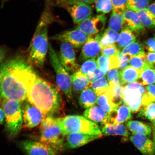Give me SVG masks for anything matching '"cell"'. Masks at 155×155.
<instances>
[{
    "label": "cell",
    "mask_w": 155,
    "mask_h": 155,
    "mask_svg": "<svg viewBox=\"0 0 155 155\" xmlns=\"http://www.w3.org/2000/svg\"><path fill=\"white\" fill-rule=\"evenodd\" d=\"M37 74L31 64L22 56L7 59L0 66V97L3 100L24 102Z\"/></svg>",
    "instance_id": "6da1fadb"
},
{
    "label": "cell",
    "mask_w": 155,
    "mask_h": 155,
    "mask_svg": "<svg viewBox=\"0 0 155 155\" xmlns=\"http://www.w3.org/2000/svg\"><path fill=\"white\" fill-rule=\"evenodd\" d=\"M27 100L47 116L59 113L63 106L59 90L38 74L29 87Z\"/></svg>",
    "instance_id": "7a4b0ae2"
},
{
    "label": "cell",
    "mask_w": 155,
    "mask_h": 155,
    "mask_svg": "<svg viewBox=\"0 0 155 155\" xmlns=\"http://www.w3.org/2000/svg\"><path fill=\"white\" fill-rule=\"evenodd\" d=\"M51 20L50 15H42L29 48L28 61L39 68L43 67L48 50V24Z\"/></svg>",
    "instance_id": "3957f363"
},
{
    "label": "cell",
    "mask_w": 155,
    "mask_h": 155,
    "mask_svg": "<svg viewBox=\"0 0 155 155\" xmlns=\"http://www.w3.org/2000/svg\"><path fill=\"white\" fill-rule=\"evenodd\" d=\"M58 123L64 136L72 133L102 135L97 124L82 116L68 115L59 118Z\"/></svg>",
    "instance_id": "277c9868"
},
{
    "label": "cell",
    "mask_w": 155,
    "mask_h": 155,
    "mask_svg": "<svg viewBox=\"0 0 155 155\" xmlns=\"http://www.w3.org/2000/svg\"><path fill=\"white\" fill-rule=\"evenodd\" d=\"M40 140L57 151L63 149L64 135L59 123L58 118L47 116L40 125Z\"/></svg>",
    "instance_id": "5b68a950"
},
{
    "label": "cell",
    "mask_w": 155,
    "mask_h": 155,
    "mask_svg": "<svg viewBox=\"0 0 155 155\" xmlns=\"http://www.w3.org/2000/svg\"><path fill=\"white\" fill-rule=\"evenodd\" d=\"M2 106L7 133L10 137H14L20 131L24 123L21 102L15 100H3Z\"/></svg>",
    "instance_id": "8992f818"
},
{
    "label": "cell",
    "mask_w": 155,
    "mask_h": 155,
    "mask_svg": "<svg viewBox=\"0 0 155 155\" xmlns=\"http://www.w3.org/2000/svg\"><path fill=\"white\" fill-rule=\"evenodd\" d=\"M48 51L50 63L56 74V82L58 87L64 93L68 100L74 102L71 77L62 64L59 55L50 44Z\"/></svg>",
    "instance_id": "52a82bcc"
},
{
    "label": "cell",
    "mask_w": 155,
    "mask_h": 155,
    "mask_svg": "<svg viewBox=\"0 0 155 155\" xmlns=\"http://www.w3.org/2000/svg\"><path fill=\"white\" fill-rule=\"evenodd\" d=\"M143 86L137 81L124 87L122 96L123 102L133 113L139 111L143 107V96L145 92V88Z\"/></svg>",
    "instance_id": "ba28073f"
},
{
    "label": "cell",
    "mask_w": 155,
    "mask_h": 155,
    "mask_svg": "<svg viewBox=\"0 0 155 155\" xmlns=\"http://www.w3.org/2000/svg\"><path fill=\"white\" fill-rule=\"evenodd\" d=\"M107 17L104 14L92 16L85 19L78 24L76 29L80 30L88 36L97 35L104 30Z\"/></svg>",
    "instance_id": "9c48e42d"
},
{
    "label": "cell",
    "mask_w": 155,
    "mask_h": 155,
    "mask_svg": "<svg viewBox=\"0 0 155 155\" xmlns=\"http://www.w3.org/2000/svg\"><path fill=\"white\" fill-rule=\"evenodd\" d=\"M64 4L75 24H78L91 15L92 9L89 5L75 0H68Z\"/></svg>",
    "instance_id": "30bf717a"
},
{
    "label": "cell",
    "mask_w": 155,
    "mask_h": 155,
    "mask_svg": "<svg viewBox=\"0 0 155 155\" xmlns=\"http://www.w3.org/2000/svg\"><path fill=\"white\" fill-rule=\"evenodd\" d=\"M89 37L80 30L75 29L60 33L52 36L51 38L61 42H67L73 48H79L84 45Z\"/></svg>",
    "instance_id": "8fae6325"
},
{
    "label": "cell",
    "mask_w": 155,
    "mask_h": 155,
    "mask_svg": "<svg viewBox=\"0 0 155 155\" xmlns=\"http://www.w3.org/2000/svg\"><path fill=\"white\" fill-rule=\"evenodd\" d=\"M59 57L62 64L68 72H75L78 65L76 62L75 52L73 46L66 42H62Z\"/></svg>",
    "instance_id": "7c38bea8"
},
{
    "label": "cell",
    "mask_w": 155,
    "mask_h": 155,
    "mask_svg": "<svg viewBox=\"0 0 155 155\" xmlns=\"http://www.w3.org/2000/svg\"><path fill=\"white\" fill-rule=\"evenodd\" d=\"M19 145L27 155H56L58 151L41 141L26 140Z\"/></svg>",
    "instance_id": "4fadbf2b"
},
{
    "label": "cell",
    "mask_w": 155,
    "mask_h": 155,
    "mask_svg": "<svg viewBox=\"0 0 155 155\" xmlns=\"http://www.w3.org/2000/svg\"><path fill=\"white\" fill-rule=\"evenodd\" d=\"M22 112L24 123L28 128L35 127L44 118L45 115L42 112L28 101L23 106Z\"/></svg>",
    "instance_id": "5bb4252c"
},
{
    "label": "cell",
    "mask_w": 155,
    "mask_h": 155,
    "mask_svg": "<svg viewBox=\"0 0 155 155\" xmlns=\"http://www.w3.org/2000/svg\"><path fill=\"white\" fill-rule=\"evenodd\" d=\"M102 48L96 36L94 37L89 36L83 47L79 57L81 61L95 59L100 55Z\"/></svg>",
    "instance_id": "9a60e30c"
},
{
    "label": "cell",
    "mask_w": 155,
    "mask_h": 155,
    "mask_svg": "<svg viewBox=\"0 0 155 155\" xmlns=\"http://www.w3.org/2000/svg\"><path fill=\"white\" fill-rule=\"evenodd\" d=\"M148 137L140 134H137L131 136L130 140L143 155H155L154 142Z\"/></svg>",
    "instance_id": "2e32d148"
},
{
    "label": "cell",
    "mask_w": 155,
    "mask_h": 155,
    "mask_svg": "<svg viewBox=\"0 0 155 155\" xmlns=\"http://www.w3.org/2000/svg\"><path fill=\"white\" fill-rule=\"evenodd\" d=\"M102 135H91L81 133H72L68 135L63 148L74 149L82 147L100 138Z\"/></svg>",
    "instance_id": "e0dca14e"
},
{
    "label": "cell",
    "mask_w": 155,
    "mask_h": 155,
    "mask_svg": "<svg viewBox=\"0 0 155 155\" xmlns=\"http://www.w3.org/2000/svg\"><path fill=\"white\" fill-rule=\"evenodd\" d=\"M121 104L108 114L107 123L113 125L121 124L131 119V110L124 104Z\"/></svg>",
    "instance_id": "ac0fdd59"
},
{
    "label": "cell",
    "mask_w": 155,
    "mask_h": 155,
    "mask_svg": "<svg viewBox=\"0 0 155 155\" xmlns=\"http://www.w3.org/2000/svg\"><path fill=\"white\" fill-rule=\"evenodd\" d=\"M124 26L136 32L143 31L145 27L141 22L135 12L126 8L123 12Z\"/></svg>",
    "instance_id": "d6986e66"
},
{
    "label": "cell",
    "mask_w": 155,
    "mask_h": 155,
    "mask_svg": "<svg viewBox=\"0 0 155 155\" xmlns=\"http://www.w3.org/2000/svg\"><path fill=\"white\" fill-rule=\"evenodd\" d=\"M83 115L87 119L94 122L100 123L102 124L107 123L108 114L100 107L93 106L87 109Z\"/></svg>",
    "instance_id": "ffe728a7"
},
{
    "label": "cell",
    "mask_w": 155,
    "mask_h": 155,
    "mask_svg": "<svg viewBox=\"0 0 155 155\" xmlns=\"http://www.w3.org/2000/svg\"><path fill=\"white\" fill-rule=\"evenodd\" d=\"M71 78L73 90L76 92H82L90 87L91 83L89 82L87 75L80 71L74 73Z\"/></svg>",
    "instance_id": "44dd1931"
},
{
    "label": "cell",
    "mask_w": 155,
    "mask_h": 155,
    "mask_svg": "<svg viewBox=\"0 0 155 155\" xmlns=\"http://www.w3.org/2000/svg\"><path fill=\"white\" fill-rule=\"evenodd\" d=\"M102 125L101 132L104 135H120L127 137L130 135L127 127L122 124L113 125L105 124Z\"/></svg>",
    "instance_id": "7402d4cb"
},
{
    "label": "cell",
    "mask_w": 155,
    "mask_h": 155,
    "mask_svg": "<svg viewBox=\"0 0 155 155\" xmlns=\"http://www.w3.org/2000/svg\"><path fill=\"white\" fill-rule=\"evenodd\" d=\"M141 71L132 67L130 65L123 70L120 71V77L122 85L137 82L140 77Z\"/></svg>",
    "instance_id": "603a6c76"
},
{
    "label": "cell",
    "mask_w": 155,
    "mask_h": 155,
    "mask_svg": "<svg viewBox=\"0 0 155 155\" xmlns=\"http://www.w3.org/2000/svg\"><path fill=\"white\" fill-rule=\"evenodd\" d=\"M124 87L120 84L115 86L109 85L105 93L113 105L116 107L123 103V92Z\"/></svg>",
    "instance_id": "cb8c5ba5"
},
{
    "label": "cell",
    "mask_w": 155,
    "mask_h": 155,
    "mask_svg": "<svg viewBox=\"0 0 155 155\" xmlns=\"http://www.w3.org/2000/svg\"><path fill=\"white\" fill-rule=\"evenodd\" d=\"M119 34L107 28L103 33L97 34L96 37L103 48L111 45L115 44L118 41Z\"/></svg>",
    "instance_id": "d4e9b609"
},
{
    "label": "cell",
    "mask_w": 155,
    "mask_h": 155,
    "mask_svg": "<svg viewBox=\"0 0 155 155\" xmlns=\"http://www.w3.org/2000/svg\"><path fill=\"white\" fill-rule=\"evenodd\" d=\"M124 10L119 9L113 10L108 23V29L118 32L124 28Z\"/></svg>",
    "instance_id": "484cf974"
},
{
    "label": "cell",
    "mask_w": 155,
    "mask_h": 155,
    "mask_svg": "<svg viewBox=\"0 0 155 155\" xmlns=\"http://www.w3.org/2000/svg\"><path fill=\"white\" fill-rule=\"evenodd\" d=\"M126 125L132 134H140L149 136L152 133V128L150 126L142 122L129 121L126 123Z\"/></svg>",
    "instance_id": "4316f807"
},
{
    "label": "cell",
    "mask_w": 155,
    "mask_h": 155,
    "mask_svg": "<svg viewBox=\"0 0 155 155\" xmlns=\"http://www.w3.org/2000/svg\"><path fill=\"white\" fill-rule=\"evenodd\" d=\"M97 96L92 89L88 88L81 92L79 98L80 105L84 108H88L97 102Z\"/></svg>",
    "instance_id": "83f0119b"
},
{
    "label": "cell",
    "mask_w": 155,
    "mask_h": 155,
    "mask_svg": "<svg viewBox=\"0 0 155 155\" xmlns=\"http://www.w3.org/2000/svg\"><path fill=\"white\" fill-rule=\"evenodd\" d=\"M136 32L126 26L121 30L119 34L117 43L118 47L120 48H124L136 40Z\"/></svg>",
    "instance_id": "f1b7e54d"
},
{
    "label": "cell",
    "mask_w": 155,
    "mask_h": 155,
    "mask_svg": "<svg viewBox=\"0 0 155 155\" xmlns=\"http://www.w3.org/2000/svg\"><path fill=\"white\" fill-rule=\"evenodd\" d=\"M141 24L145 28H153L155 27V15L147 8L135 12Z\"/></svg>",
    "instance_id": "f546056e"
},
{
    "label": "cell",
    "mask_w": 155,
    "mask_h": 155,
    "mask_svg": "<svg viewBox=\"0 0 155 155\" xmlns=\"http://www.w3.org/2000/svg\"><path fill=\"white\" fill-rule=\"evenodd\" d=\"M121 52L124 55L130 58L145 54L144 46L140 42L137 40L124 48Z\"/></svg>",
    "instance_id": "4dcf8cb0"
},
{
    "label": "cell",
    "mask_w": 155,
    "mask_h": 155,
    "mask_svg": "<svg viewBox=\"0 0 155 155\" xmlns=\"http://www.w3.org/2000/svg\"><path fill=\"white\" fill-rule=\"evenodd\" d=\"M138 81L143 86L155 83V68L147 67L141 71Z\"/></svg>",
    "instance_id": "1f68e13d"
},
{
    "label": "cell",
    "mask_w": 155,
    "mask_h": 155,
    "mask_svg": "<svg viewBox=\"0 0 155 155\" xmlns=\"http://www.w3.org/2000/svg\"><path fill=\"white\" fill-rule=\"evenodd\" d=\"M109 86L107 80L104 77L91 82L90 87L99 96L106 92Z\"/></svg>",
    "instance_id": "d6a6232c"
},
{
    "label": "cell",
    "mask_w": 155,
    "mask_h": 155,
    "mask_svg": "<svg viewBox=\"0 0 155 155\" xmlns=\"http://www.w3.org/2000/svg\"><path fill=\"white\" fill-rule=\"evenodd\" d=\"M138 117L153 121L155 119V103L152 102L142 107L139 111Z\"/></svg>",
    "instance_id": "836d02e7"
},
{
    "label": "cell",
    "mask_w": 155,
    "mask_h": 155,
    "mask_svg": "<svg viewBox=\"0 0 155 155\" xmlns=\"http://www.w3.org/2000/svg\"><path fill=\"white\" fill-rule=\"evenodd\" d=\"M145 54L140 55L130 58L129 65L134 68L141 71L148 66L145 59Z\"/></svg>",
    "instance_id": "e575fe53"
},
{
    "label": "cell",
    "mask_w": 155,
    "mask_h": 155,
    "mask_svg": "<svg viewBox=\"0 0 155 155\" xmlns=\"http://www.w3.org/2000/svg\"><path fill=\"white\" fill-rule=\"evenodd\" d=\"M96 103L108 114L111 113L116 108L111 104L105 93L98 96Z\"/></svg>",
    "instance_id": "d590c367"
},
{
    "label": "cell",
    "mask_w": 155,
    "mask_h": 155,
    "mask_svg": "<svg viewBox=\"0 0 155 155\" xmlns=\"http://www.w3.org/2000/svg\"><path fill=\"white\" fill-rule=\"evenodd\" d=\"M145 89V92L142 98L143 107L148 105L150 103H155V84L147 86Z\"/></svg>",
    "instance_id": "8d00e7d4"
},
{
    "label": "cell",
    "mask_w": 155,
    "mask_h": 155,
    "mask_svg": "<svg viewBox=\"0 0 155 155\" xmlns=\"http://www.w3.org/2000/svg\"><path fill=\"white\" fill-rule=\"evenodd\" d=\"M98 68L97 61L95 59L87 60L81 65L79 71L87 75L90 74L94 73Z\"/></svg>",
    "instance_id": "74e56055"
},
{
    "label": "cell",
    "mask_w": 155,
    "mask_h": 155,
    "mask_svg": "<svg viewBox=\"0 0 155 155\" xmlns=\"http://www.w3.org/2000/svg\"><path fill=\"white\" fill-rule=\"evenodd\" d=\"M95 3L97 12L101 14L109 13L113 9L111 0H96Z\"/></svg>",
    "instance_id": "f35d334b"
},
{
    "label": "cell",
    "mask_w": 155,
    "mask_h": 155,
    "mask_svg": "<svg viewBox=\"0 0 155 155\" xmlns=\"http://www.w3.org/2000/svg\"><path fill=\"white\" fill-rule=\"evenodd\" d=\"M150 5V0H129L127 8L136 12L147 8Z\"/></svg>",
    "instance_id": "ab89813d"
},
{
    "label": "cell",
    "mask_w": 155,
    "mask_h": 155,
    "mask_svg": "<svg viewBox=\"0 0 155 155\" xmlns=\"http://www.w3.org/2000/svg\"><path fill=\"white\" fill-rule=\"evenodd\" d=\"M98 68L102 72L106 74L110 70L111 59L110 57L102 55L97 60Z\"/></svg>",
    "instance_id": "60d3db41"
},
{
    "label": "cell",
    "mask_w": 155,
    "mask_h": 155,
    "mask_svg": "<svg viewBox=\"0 0 155 155\" xmlns=\"http://www.w3.org/2000/svg\"><path fill=\"white\" fill-rule=\"evenodd\" d=\"M120 71L118 69L110 70L107 74V78L109 85L118 86L121 84L120 77Z\"/></svg>",
    "instance_id": "b9f144b4"
},
{
    "label": "cell",
    "mask_w": 155,
    "mask_h": 155,
    "mask_svg": "<svg viewBox=\"0 0 155 155\" xmlns=\"http://www.w3.org/2000/svg\"><path fill=\"white\" fill-rule=\"evenodd\" d=\"M120 51L115 44L111 45L102 48L101 53L103 55L107 56H114L117 54Z\"/></svg>",
    "instance_id": "7bdbcfd3"
},
{
    "label": "cell",
    "mask_w": 155,
    "mask_h": 155,
    "mask_svg": "<svg viewBox=\"0 0 155 155\" xmlns=\"http://www.w3.org/2000/svg\"><path fill=\"white\" fill-rule=\"evenodd\" d=\"M118 56H119L120 62L119 69H120V71L123 70L129 65L130 58L128 56L124 55L121 51L118 53Z\"/></svg>",
    "instance_id": "ee69618b"
},
{
    "label": "cell",
    "mask_w": 155,
    "mask_h": 155,
    "mask_svg": "<svg viewBox=\"0 0 155 155\" xmlns=\"http://www.w3.org/2000/svg\"><path fill=\"white\" fill-rule=\"evenodd\" d=\"M106 74L98 68L94 73H91L86 75L88 80L90 83L99 79L102 78L105 76Z\"/></svg>",
    "instance_id": "f6af8a7d"
},
{
    "label": "cell",
    "mask_w": 155,
    "mask_h": 155,
    "mask_svg": "<svg viewBox=\"0 0 155 155\" xmlns=\"http://www.w3.org/2000/svg\"><path fill=\"white\" fill-rule=\"evenodd\" d=\"M113 9L124 10L127 8L129 0H111Z\"/></svg>",
    "instance_id": "bcb514c9"
},
{
    "label": "cell",
    "mask_w": 155,
    "mask_h": 155,
    "mask_svg": "<svg viewBox=\"0 0 155 155\" xmlns=\"http://www.w3.org/2000/svg\"><path fill=\"white\" fill-rule=\"evenodd\" d=\"M145 59L149 67L155 68V52H148L145 54Z\"/></svg>",
    "instance_id": "7dc6e473"
},
{
    "label": "cell",
    "mask_w": 155,
    "mask_h": 155,
    "mask_svg": "<svg viewBox=\"0 0 155 155\" xmlns=\"http://www.w3.org/2000/svg\"><path fill=\"white\" fill-rule=\"evenodd\" d=\"M146 44L147 49L149 51L155 52V39L154 38L149 39Z\"/></svg>",
    "instance_id": "c3c4849f"
},
{
    "label": "cell",
    "mask_w": 155,
    "mask_h": 155,
    "mask_svg": "<svg viewBox=\"0 0 155 155\" xmlns=\"http://www.w3.org/2000/svg\"><path fill=\"white\" fill-rule=\"evenodd\" d=\"M6 54L5 50L4 48L0 46V65L3 62Z\"/></svg>",
    "instance_id": "681fc988"
},
{
    "label": "cell",
    "mask_w": 155,
    "mask_h": 155,
    "mask_svg": "<svg viewBox=\"0 0 155 155\" xmlns=\"http://www.w3.org/2000/svg\"><path fill=\"white\" fill-rule=\"evenodd\" d=\"M147 8L155 15V0L148 6Z\"/></svg>",
    "instance_id": "f907efd6"
},
{
    "label": "cell",
    "mask_w": 155,
    "mask_h": 155,
    "mask_svg": "<svg viewBox=\"0 0 155 155\" xmlns=\"http://www.w3.org/2000/svg\"><path fill=\"white\" fill-rule=\"evenodd\" d=\"M5 119L4 112L2 108L0 107V124H2Z\"/></svg>",
    "instance_id": "816d5d0a"
},
{
    "label": "cell",
    "mask_w": 155,
    "mask_h": 155,
    "mask_svg": "<svg viewBox=\"0 0 155 155\" xmlns=\"http://www.w3.org/2000/svg\"><path fill=\"white\" fill-rule=\"evenodd\" d=\"M75 1L82 2L87 4L91 5L95 2L96 0H75Z\"/></svg>",
    "instance_id": "f5cc1de1"
},
{
    "label": "cell",
    "mask_w": 155,
    "mask_h": 155,
    "mask_svg": "<svg viewBox=\"0 0 155 155\" xmlns=\"http://www.w3.org/2000/svg\"><path fill=\"white\" fill-rule=\"evenodd\" d=\"M153 142L154 143L155 147V129H154L153 133Z\"/></svg>",
    "instance_id": "db71d44e"
},
{
    "label": "cell",
    "mask_w": 155,
    "mask_h": 155,
    "mask_svg": "<svg viewBox=\"0 0 155 155\" xmlns=\"http://www.w3.org/2000/svg\"><path fill=\"white\" fill-rule=\"evenodd\" d=\"M8 0H1L2 5H3L4 4L5 2H7Z\"/></svg>",
    "instance_id": "11a10c76"
},
{
    "label": "cell",
    "mask_w": 155,
    "mask_h": 155,
    "mask_svg": "<svg viewBox=\"0 0 155 155\" xmlns=\"http://www.w3.org/2000/svg\"><path fill=\"white\" fill-rule=\"evenodd\" d=\"M68 0H59L60 2L62 3H64L66 2Z\"/></svg>",
    "instance_id": "9f6ffc18"
},
{
    "label": "cell",
    "mask_w": 155,
    "mask_h": 155,
    "mask_svg": "<svg viewBox=\"0 0 155 155\" xmlns=\"http://www.w3.org/2000/svg\"><path fill=\"white\" fill-rule=\"evenodd\" d=\"M152 122L153 125L154 127V129H155V119L154 120L152 121Z\"/></svg>",
    "instance_id": "6f0895ef"
}]
</instances>
